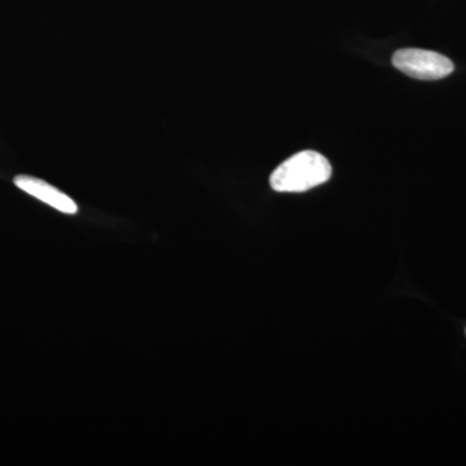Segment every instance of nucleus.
<instances>
[{
	"mask_svg": "<svg viewBox=\"0 0 466 466\" xmlns=\"http://www.w3.org/2000/svg\"><path fill=\"white\" fill-rule=\"evenodd\" d=\"M14 183L21 191L33 196L36 200L45 202L48 207L56 208L61 213L67 214V216H75L78 213V205L73 198L45 180L30 177V175H18L15 177Z\"/></svg>",
	"mask_w": 466,
	"mask_h": 466,
	"instance_id": "3",
	"label": "nucleus"
},
{
	"mask_svg": "<svg viewBox=\"0 0 466 466\" xmlns=\"http://www.w3.org/2000/svg\"><path fill=\"white\" fill-rule=\"evenodd\" d=\"M392 64L401 73L421 81H437L453 72L452 61L438 52L406 48L395 52Z\"/></svg>",
	"mask_w": 466,
	"mask_h": 466,
	"instance_id": "2",
	"label": "nucleus"
},
{
	"mask_svg": "<svg viewBox=\"0 0 466 466\" xmlns=\"http://www.w3.org/2000/svg\"><path fill=\"white\" fill-rule=\"evenodd\" d=\"M332 177L328 159L314 150H305L291 156L269 177L276 192L299 193L321 186Z\"/></svg>",
	"mask_w": 466,
	"mask_h": 466,
	"instance_id": "1",
	"label": "nucleus"
}]
</instances>
